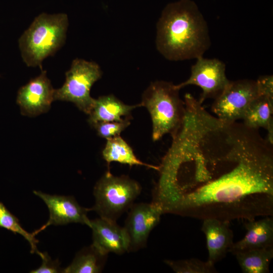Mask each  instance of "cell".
<instances>
[{
    "instance_id": "obj_23",
    "label": "cell",
    "mask_w": 273,
    "mask_h": 273,
    "mask_svg": "<svg viewBox=\"0 0 273 273\" xmlns=\"http://www.w3.org/2000/svg\"><path fill=\"white\" fill-rule=\"evenodd\" d=\"M42 259L41 265L37 268L32 270L31 273H58L63 272V269L60 267L58 259L53 260L47 252H39L37 254Z\"/></svg>"
},
{
    "instance_id": "obj_24",
    "label": "cell",
    "mask_w": 273,
    "mask_h": 273,
    "mask_svg": "<svg viewBox=\"0 0 273 273\" xmlns=\"http://www.w3.org/2000/svg\"><path fill=\"white\" fill-rule=\"evenodd\" d=\"M259 95L273 99V76H260L256 80Z\"/></svg>"
},
{
    "instance_id": "obj_15",
    "label": "cell",
    "mask_w": 273,
    "mask_h": 273,
    "mask_svg": "<svg viewBox=\"0 0 273 273\" xmlns=\"http://www.w3.org/2000/svg\"><path fill=\"white\" fill-rule=\"evenodd\" d=\"M139 107L140 104L126 105L113 95L102 96L95 99L88 121L91 125L99 122L121 121L131 117V111Z\"/></svg>"
},
{
    "instance_id": "obj_1",
    "label": "cell",
    "mask_w": 273,
    "mask_h": 273,
    "mask_svg": "<svg viewBox=\"0 0 273 273\" xmlns=\"http://www.w3.org/2000/svg\"><path fill=\"white\" fill-rule=\"evenodd\" d=\"M231 222L273 215V145L258 136L224 172L183 194L169 210Z\"/></svg>"
},
{
    "instance_id": "obj_20",
    "label": "cell",
    "mask_w": 273,
    "mask_h": 273,
    "mask_svg": "<svg viewBox=\"0 0 273 273\" xmlns=\"http://www.w3.org/2000/svg\"><path fill=\"white\" fill-rule=\"evenodd\" d=\"M0 227L6 229L15 234H18L23 236L29 243L31 253L38 254L39 252L36 246L38 241L35 238V236L24 230L20 224L18 219L1 202Z\"/></svg>"
},
{
    "instance_id": "obj_16",
    "label": "cell",
    "mask_w": 273,
    "mask_h": 273,
    "mask_svg": "<svg viewBox=\"0 0 273 273\" xmlns=\"http://www.w3.org/2000/svg\"><path fill=\"white\" fill-rule=\"evenodd\" d=\"M102 156L108 166L111 162H116L130 167L143 166L159 170V166L144 163L139 159L131 147L120 135L107 140Z\"/></svg>"
},
{
    "instance_id": "obj_19",
    "label": "cell",
    "mask_w": 273,
    "mask_h": 273,
    "mask_svg": "<svg viewBox=\"0 0 273 273\" xmlns=\"http://www.w3.org/2000/svg\"><path fill=\"white\" fill-rule=\"evenodd\" d=\"M108 254L99 251L92 244L82 249L71 263L63 269L64 273H99L102 272Z\"/></svg>"
},
{
    "instance_id": "obj_3",
    "label": "cell",
    "mask_w": 273,
    "mask_h": 273,
    "mask_svg": "<svg viewBox=\"0 0 273 273\" xmlns=\"http://www.w3.org/2000/svg\"><path fill=\"white\" fill-rule=\"evenodd\" d=\"M67 14L42 13L35 18L18 40L21 56L28 67H39L64 44L68 26Z\"/></svg>"
},
{
    "instance_id": "obj_11",
    "label": "cell",
    "mask_w": 273,
    "mask_h": 273,
    "mask_svg": "<svg viewBox=\"0 0 273 273\" xmlns=\"http://www.w3.org/2000/svg\"><path fill=\"white\" fill-rule=\"evenodd\" d=\"M54 90L47 71L42 70L39 75L31 79L18 92L17 103L21 113L35 116L47 112L54 101Z\"/></svg>"
},
{
    "instance_id": "obj_22",
    "label": "cell",
    "mask_w": 273,
    "mask_h": 273,
    "mask_svg": "<svg viewBox=\"0 0 273 273\" xmlns=\"http://www.w3.org/2000/svg\"><path fill=\"white\" fill-rule=\"evenodd\" d=\"M130 118H126L121 121L99 122L92 126L100 137L108 140L120 135L130 124Z\"/></svg>"
},
{
    "instance_id": "obj_9",
    "label": "cell",
    "mask_w": 273,
    "mask_h": 273,
    "mask_svg": "<svg viewBox=\"0 0 273 273\" xmlns=\"http://www.w3.org/2000/svg\"><path fill=\"white\" fill-rule=\"evenodd\" d=\"M163 214L162 208L154 202L132 204L123 226L129 240L128 252L136 251L146 246L151 232Z\"/></svg>"
},
{
    "instance_id": "obj_18",
    "label": "cell",
    "mask_w": 273,
    "mask_h": 273,
    "mask_svg": "<svg viewBox=\"0 0 273 273\" xmlns=\"http://www.w3.org/2000/svg\"><path fill=\"white\" fill-rule=\"evenodd\" d=\"M232 253L243 273L269 272V265L273 258V247L245 249Z\"/></svg>"
},
{
    "instance_id": "obj_17",
    "label": "cell",
    "mask_w": 273,
    "mask_h": 273,
    "mask_svg": "<svg viewBox=\"0 0 273 273\" xmlns=\"http://www.w3.org/2000/svg\"><path fill=\"white\" fill-rule=\"evenodd\" d=\"M273 99L259 95L247 107L242 120L246 126L258 129H266L273 124Z\"/></svg>"
},
{
    "instance_id": "obj_6",
    "label": "cell",
    "mask_w": 273,
    "mask_h": 273,
    "mask_svg": "<svg viewBox=\"0 0 273 273\" xmlns=\"http://www.w3.org/2000/svg\"><path fill=\"white\" fill-rule=\"evenodd\" d=\"M102 76V71L97 63L78 58L73 60L65 73L64 84L54 90V101L72 102L89 115L95 100L90 96V88Z\"/></svg>"
},
{
    "instance_id": "obj_21",
    "label": "cell",
    "mask_w": 273,
    "mask_h": 273,
    "mask_svg": "<svg viewBox=\"0 0 273 273\" xmlns=\"http://www.w3.org/2000/svg\"><path fill=\"white\" fill-rule=\"evenodd\" d=\"M164 262L176 273L217 272L215 265L211 264L207 260L204 261L197 258L178 260L166 259Z\"/></svg>"
},
{
    "instance_id": "obj_7",
    "label": "cell",
    "mask_w": 273,
    "mask_h": 273,
    "mask_svg": "<svg viewBox=\"0 0 273 273\" xmlns=\"http://www.w3.org/2000/svg\"><path fill=\"white\" fill-rule=\"evenodd\" d=\"M259 95L256 81L239 79L230 81L214 99L212 111L219 119L235 122L242 119L250 102Z\"/></svg>"
},
{
    "instance_id": "obj_4",
    "label": "cell",
    "mask_w": 273,
    "mask_h": 273,
    "mask_svg": "<svg viewBox=\"0 0 273 273\" xmlns=\"http://www.w3.org/2000/svg\"><path fill=\"white\" fill-rule=\"evenodd\" d=\"M179 89L172 82H152L142 95L141 107L148 110L152 122V140L157 141L165 134L172 135L179 126L185 112V103Z\"/></svg>"
},
{
    "instance_id": "obj_12",
    "label": "cell",
    "mask_w": 273,
    "mask_h": 273,
    "mask_svg": "<svg viewBox=\"0 0 273 273\" xmlns=\"http://www.w3.org/2000/svg\"><path fill=\"white\" fill-rule=\"evenodd\" d=\"M92 230V245L102 253L121 255L128 251L129 240L123 227L101 217L89 221Z\"/></svg>"
},
{
    "instance_id": "obj_14",
    "label": "cell",
    "mask_w": 273,
    "mask_h": 273,
    "mask_svg": "<svg viewBox=\"0 0 273 273\" xmlns=\"http://www.w3.org/2000/svg\"><path fill=\"white\" fill-rule=\"evenodd\" d=\"M246 233L239 241L234 243L229 252L254 248L273 247L272 216L245 221Z\"/></svg>"
},
{
    "instance_id": "obj_2",
    "label": "cell",
    "mask_w": 273,
    "mask_h": 273,
    "mask_svg": "<svg viewBox=\"0 0 273 273\" xmlns=\"http://www.w3.org/2000/svg\"><path fill=\"white\" fill-rule=\"evenodd\" d=\"M156 28L157 49L170 61L197 59L203 57L211 45L207 23L191 0L167 5Z\"/></svg>"
},
{
    "instance_id": "obj_10",
    "label": "cell",
    "mask_w": 273,
    "mask_h": 273,
    "mask_svg": "<svg viewBox=\"0 0 273 273\" xmlns=\"http://www.w3.org/2000/svg\"><path fill=\"white\" fill-rule=\"evenodd\" d=\"M33 193L45 203L49 211V218L47 222L32 233L37 235L48 226L79 223L89 225L90 219L87 216L90 208L81 206L75 199L70 196L50 195L41 191H34Z\"/></svg>"
},
{
    "instance_id": "obj_13",
    "label": "cell",
    "mask_w": 273,
    "mask_h": 273,
    "mask_svg": "<svg viewBox=\"0 0 273 273\" xmlns=\"http://www.w3.org/2000/svg\"><path fill=\"white\" fill-rule=\"evenodd\" d=\"M202 220L201 231L204 233L208 253L207 261L212 265L223 259L233 244L234 234L230 222L216 218Z\"/></svg>"
},
{
    "instance_id": "obj_25",
    "label": "cell",
    "mask_w": 273,
    "mask_h": 273,
    "mask_svg": "<svg viewBox=\"0 0 273 273\" xmlns=\"http://www.w3.org/2000/svg\"><path fill=\"white\" fill-rule=\"evenodd\" d=\"M266 130L267 132L265 139L269 144L273 145V124H271Z\"/></svg>"
},
{
    "instance_id": "obj_8",
    "label": "cell",
    "mask_w": 273,
    "mask_h": 273,
    "mask_svg": "<svg viewBox=\"0 0 273 273\" xmlns=\"http://www.w3.org/2000/svg\"><path fill=\"white\" fill-rule=\"evenodd\" d=\"M225 74V65L217 59H208L201 57L197 59L192 66L189 78L178 84L176 88L195 85L200 87L202 93L198 100L202 104L208 99L217 97L230 82Z\"/></svg>"
},
{
    "instance_id": "obj_5",
    "label": "cell",
    "mask_w": 273,
    "mask_h": 273,
    "mask_svg": "<svg viewBox=\"0 0 273 273\" xmlns=\"http://www.w3.org/2000/svg\"><path fill=\"white\" fill-rule=\"evenodd\" d=\"M141 191L136 180L126 175L115 176L109 169L94 187L95 204L90 210L96 211L100 217L117 221L129 209Z\"/></svg>"
}]
</instances>
